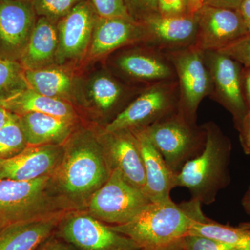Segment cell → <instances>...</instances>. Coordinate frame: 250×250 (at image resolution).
<instances>
[{
    "mask_svg": "<svg viewBox=\"0 0 250 250\" xmlns=\"http://www.w3.org/2000/svg\"><path fill=\"white\" fill-rule=\"evenodd\" d=\"M111 171L101 137L84 129L64 143L62 160L51 177L59 197L69 208L77 210L88 206Z\"/></svg>",
    "mask_w": 250,
    "mask_h": 250,
    "instance_id": "obj_1",
    "label": "cell"
},
{
    "mask_svg": "<svg viewBox=\"0 0 250 250\" xmlns=\"http://www.w3.org/2000/svg\"><path fill=\"white\" fill-rule=\"evenodd\" d=\"M206 217L198 202L190 199L176 204L171 200L151 202L128 223L109 226L129 237L142 249L154 250L185 238L192 225Z\"/></svg>",
    "mask_w": 250,
    "mask_h": 250,
    "instance_id": "obj_2",
    "label": "cell"
},
{
    "mask_svg": "<svg viewBox=\"0 0 250 250\" xmlns=\"http://www.w3.org/2000/svg\"><path fill=\"white\" fill-rule=\"evenodd\" d=\"M207 143L203 152L188 161L176 176V187L187 188L191 200L210 205L231 183V140L214 122L203 124Z\"/></svg>",
    "mask_w": 250,
    "mask_h": 250,
    "instance_id": "obj_3",
    "label": "cell"
},
{
    "mask_svg": "<svg viewBox=\"0 0 250 250\" xmlns=\"http://www.w3.org/2000/svg\"><path fill=\"white\" fill-rule=\"evenodd\" d=\"M70 211L54 190L51 176L31 181L0 179V221L4 225Z\"/></svg>",
    "mask_w": 250,
    "mask_h": 250,
    "instance_id": "obj_4",
    "label": "cell"
},
{
    "mask_svg": "<svg viewBox=\"0 0 250 250\" xmlns=\"http://www.w3.org/2000/svg\"><path fill=\"white\" fill-rule=\"evenodd\" d=\"M143 130L174 173L203 152L207 143L205 126L188 121L178 111Z\"/></svg>",
    "mask_w": 250,
    "mask_h": 250,
    "instance_id": "obj_5",
    "label": "cell"
},
{
    "mask_svg": "<svg viewBox=\"0 0 250 250\" xmlns=\"http://www.w3.org/2000/svg\"><path fill=\"white\" fill-rule=\"evenodd\" d=\"M178 81L148 85L126 108L106 125L104 132L146 129L177 111Z\"/></svg>",
    "mask_w": 250,
    "mask_h": 250,
    "instance_id": "obj_6",
    "label": "cell"
},
{
    "mask_svg": "<svg viewBox=\"0 0 250 250\" xmlns=\"http://www.w3.org/2000/svg\"><path fill=\"white\" fill-rule=\"evenodd\" d=\"M149 203L145 192L129 183L115 168L92 196L87 208L88 214L103 223L120 225L132 220Z\"/></svg>",
    "mask_w": 250,
    "mask_h": 250,
    "instance_id": "obj_7",
    "label": "cell"
},
{
    "mask_svg": "<svg viewBox=\"0 0 250 250\" xmlns=\"http://www.w3.org/2000/svg\"><path fill=\"white\" fill-rule=\"evenodd\" d=\"M165 53L173 65L178 81L177 111L188 121L197 123L199 106L210 93V77L204 51L194 45Z\"/></svg>",
    "mask_w": 250,
    "mask_h": 250,
    "instance_id": "obj_8",
    "label": "cell"
},
{
    "mask_svg": "<svg viewBox=\"0 0 250 250\" xmlns=\"http://www.w3.org/2000/svg\"><path fill=\"white\" fill-rule=\"evenodd\" d=\"M204 59L210 80L209 96L232 116L237 131L248 113L243 95V65L219 51H204Z\"/></svg>",
    "mask_w": 250,
    "mask_h": 250,
    "instance_id": "obj_9",
    "label": "cell"
},
{
    "mask_svg": "<svg viewBox=\"0 0 250 250\" xmlns=\"http://www.w3.org/2000/svg\"><path fill=\"white\" fill-rule=\"evenodd\" d=\"M54 234L79 250H141L132 239L88 213L68 212Z\"/></svg>",
    "mask_w": 250,
    "mask_h": 250,
    "instance_id": "obj_10",
    "label": "cell"
},
{
    "mask_svg": "<svg viewBox=\"0 0 250 250\" xmlns=\"http://www.w3.org/2000/svg\"><path fill=\"white\" fill-rule=\"evenodd\" d=\"M195 45L202 51H219L248 34L238 9L203 6L196 13Z\"/></svg>",
    "mask_w": 250,
    "mask_h": 250,
    "instance_id": "obj_11",
    "label": "cell"
},
{
    "mask_svg": "<svg viewBox=\"0 0 250 250\" xmlns=\"http://www.w3.org/2000/svg\"><path fill=\"white\" fill-rule=\"evenodd\" d=\"M117 54L113 65L126 80L143 85L177 80L175 70L165 52L143 44Z\"/></svg>",
    "mask_w": 250,
    "mask_h": 250,
    "instance_id": "obj_12",
    "label": "cell"
},
{
    "mask_svg": "<svg viewBox=\"0 0 250 250\" xmlns=\"http://www.w3.org/2000/svg\"><path fill=\"white\" fill-rule=\"evenodd\" d=\"M98 17L90 0H85L57 22L55 62L61 65L82 58L91 42Z\"/></svg>",
    "mask_w": 250,
    "mask_h": 250,
    "instance_id": "obj_13",
    "label": "cell"
},
{
    "mask_svg": "<svg viewBox=\"0 0 250 250\" xmlns=\"http://www.w3.org/2000/svg\"><path fill=\"white\" fill-rule=\"evenodd\" d=\"M36 16L32 2L0 0V57L20 60L35 27Z\"/></svg>",
    "mask_w": 250,
    "mask_h": 250,
    "instance_id": "obj_14",
    "label": "cell"
},
{
    "mask_svg": "<svg viewBox=\"0 0 250 250\" xmlns=\"http://www.w3.org/2000/svg\"><path fill=\"white\" fill-rule=\"evenodd\" d=\"M63 151L64 144L28 146L16 156L0 159V179L31 181L51 176Z\"/></svg>",
    "mask_w": 250,
    "mask_h": 250,
    "instance_id": "obj_15",
    "label": "cell"
},
{
    "mask_svg": "<svg viewBox=\"0 0 250 250\" xmlns=\"http://www.w3.org/2000/svg\"><path fill=\"white\" fill-rule=\"evenodd\" d=\"M145 29L142 44L167 52L194 45L197 31V14L164 17L160 14L141 22Z\"/></svg>",
    "mask_w": 250,
    "mask_h": 250,
    "instance_id": "obj_16",
    "label": "cell"
},
{
    "mask_svg": "<svg viewBox=\"0 0 250 250\" xmlns=\"http://www.w3.org/2000/svg\"><path fill=\"white\" fill-rule=\"evenodd\" d=\"M100 137L112 170H119L129 183L144 192V164L134 132L128 130L112 133L104 131Z\"/></svg>",
    "mask_w": 250,
    "mask_h": 250,
    "instance_id": "obj_17",
    "label": "cell"
},
{
    "mask_svg": "<svg viewBox=\"0 0 250 250\" xmlns=\"http://www.w3.org/2000/svg\"><path fill=\"white\" fill-rule=\"evenodd\" d=\"M144 37L145 29L141 22L98 16L90 42V56L99 58L122 47L142 44Z\"/></svg>",
    "mask_w": 250,
    "mask_h": 250,
    "instance_id": "obj_18",
    "label": "cell"
},
{
    "mask_svg": "<svg viewBox=\"0 0 250 250\" xmlns=\"http://www.w3.org/2000/svg\"><path fill=\"white\" fill-rule=\"evenodd\" d=\"M134 132L142 155L146 172L144 192L151 202L172 200L170 192L176 188V176L166 164L161 153L148 139L143 130Z\"/></svg>",
    "mask_w": 250,
    "mask_h": 250,
    "instance_id": "obj_19",
    "label": "cell"
},
{
    "mask_svg": "<svg viewBox=\"0 0 250 250\" xmlns=\"http://www.w3.org/2000/svg\"><path fill=\"white\" fill-rule=\"evenodd\" d=\"M66 213L6 225L0 231V250H36L54 234Z\"/></svg>",
    "mask_w": 250,
    "mask_h": 250,
    "instance_id": "obj_20",
    "label": "cell"
},
{
    "mask_svg": "<svg viewBox=\"0 0 250 250\" xmlns=\"http://www.w3.org/2000/svg\"><path fill=\"white\" fill-rule=\"evenodd\" d=\"M58 47L57 23L39 17L20 61L24 70L49 67L55 62Z\"/></svg>",
    "mask_w": 250,
    "mask_h": 250,
    "instance_id": "obj_21",
    "label": "cell"
},
{
    "mask_svg": "<svg viewBox=\"0 0 250 250\" xmlns=\"http://www.w3.org/2000/svg\"><path fill=\"white\" fill-rule=\"evenodd\" d=\"M19 121L28 146L64 144L73 129L74 121L44 113H26Z\"/></svg>",
    "mask_w": 250,
    "mask_h": 250,
    "instance_id": "obj_22",
    "label": "cell"
},
{
    "mask_svg": "<svg viewBox=\"0 0 250 250\" xmlns=\"http://www.w3.org/2000/svg\"><path fill=\"white\" fill-rule=\"evenodd\" d=\"M0 104L18 116L39 113L74 121L75 112L70 104L59 99L49 98L30 88L21 90L0 100Z\"/></svg>",
    "mask_w": 250,
    "mask_h": 250,
    "instance_id": "obj_23",
    "label": "cell"
},
{
    "mask_svg": "<svg viewBox=\"0 0 250 250\" xmlns=\"http://www.w3.org/2000/svg\"><path fill=\"white\" fill-rule=\"evenodd\" d=\"M144 89L135 91L134 88L126 86L111 74L103 72L92 80L90 96L99 111L104 115L115 113L116 117L118 108L131 95H138Z\"/></svg>",
    "mask_w": 250,
    "mask_h": 250,
    "instance_id": "obj_24",
    "label": "cell"
},
{
    "mask_svg": "<svg viewBox=\"0 0 250 250\" xmlns=\"http://www.w3.org/2000/svg\"><path fill=\"white\" fill-rule=\"evenodd\" d=\"M24 75L29 88L37 93L64 101L71 95V79L60 69L47 67L24 70Z\"/></svg>",
    "mask_w": 250,
    "mask_h": 250,
    "instance_id": "obj_25",
    "label": "cell"
},
{
    "mask_svg": "<svg viewBox=\"0 0 250 250\" xmlns=\"http://www.w3.org/2000/svg\"><path fill=\"white\" fill-rule=\"evenodd\" d=\"M188 235L210 238L238 250H250V230L223 225L207 217L195 223Z\"/></svg>",
    "mask_w": 250,
    "mask_h": 250,
    "instance_id": "obj_26",
    "label": "cell"
},
{
    "mask_svg": "<svg viewBox=\"0 0 250 250\" xmlns=\"http://www.w3.org/2000/svg\"><path fill=\"white\" fill-rule=\"evenodd\" d=\"M27 146L19 116L11 113L7 123L0 129V159L16 156Z\"/></svg>",
    "mask_w": 250,
    "mask_h": 250,
    "instance_id": "obj_27",
    "label": "cell"
},
{
    "mask_svg": "<svg viewBox=\"0 0 250 250\" xmlns=\"http://www.w3.org/2000/svg\"><path fill=\"white\" fill-rule=\"evenodd\" d=\"M27 88L24 68L21 63L0 57V100Z\"/></svg>",
    "mask_w": 250,
    "mask_h": 250,
    "instance_id": "obj_28",
    "label": "cell"
},
{
    "mask_svg": "<svg viewBox=\"0 0 250 250\" xmlns=\"http://www.w3.org/2000/svg\"><path fill=\"white\" fill-rule=\"evenodd\" d=\"M85 0H33L32 4L37 16L45 17L57 23L77 5Z\"/></svg>",
    "mask_w": 250,
    "mask_h": 250,
    "instance_id": "obj_29",
    "label": "cell"
},
{
    "mask_svg": "<svg viewBox=\"0 0 250 250\" xmlns=\"http://www.w3.org/2000/svg\"><path fill=\"white\" fill-rule=\"evenodd\" d=\"M95 12L102 18H116L134 21L123 0H90Z\"/></svg>",
    "mask_w": 250,
    "mask_h": 250,
    "instance_id": "obj_30",
    "label": "cell"
},
{
    "mask_svg": "<svg viewBox=\"0 0 250 250\" xmlns=\"http://www.w3.org/2000/svg\"><path fill=\"white\" fill-rule=\"evenodd\" d=\"M131 17L142 22L148 18L159 14L156 0H123Z\"/></svg>",
    "mask_w": 250,
    "mask_h": 250,
    "instance_id": "obj_31",
    "label": "cell"
},
{
    "mask_svg": "<svg viewBox=\"0 0 250 250\" xmlns=\"http://www.w3.org/2000/svg\"><path fill=\"white\" fill-rule=\"evenodd\" d=\"M219 52L226 54L243 66L250 65V33L243 36L233 43L219 50Z\"/></svg>",
    "mask_w": 250,
    "mask_h": 250,
    "instance_id": "obj_32",
    "label": "cell"
},
{
    "mask_svg": "<svg viewBox=\"0 0 250 250\" xmlns=\"http://www.w3.org/2000/svg\"><path fill=\"white\" fill-rule=\"evenodd\" d=\"M159 14L164 17H178L192 14L188 0H156Z\"/></svg>",
    "mask_w": 250,
    "mask_h": 250,
    "instance_id": "obj_33",
    "label": "cell"
},
{
    "mask_svg": "<svg viewBox=\"0 0 250 250\" xmlns=\"http://www.w3.org/2000/svg\"><path fill=\"white\" fill-rule=\"evenodd\" d=\"M184 240L187 250H238L225 243L205 237L188 235Z\"/></svg>",
    "mask_w": 250,
    "mask_h": 250,
    "instance_id": "obj_34",
    "label": "cell"
},
{
    "mask_svg": "<svg viewBox=\"0 0 250 250\" xmlns=\"http://www.w3.org/2000/svg\"><path fill=\"white\" fill-rule=\"evenodd\" d=\"M36 250H79L71 243L64 241L55 234L49 237Z\"/></svg>",
    "mask_w": 250,
    "mask_h": 250,
    "instance_id": "obj_35",
    "label": "cell"
},
{
    "mask_svg": "<svg viewBox=\"0 0 250 250\" xmlns=\"http://www.w3.org/2000/svg\"><path fill=\"white\" fill-rule=\"evenodd\" d=\"M238 131L243 151L248 155H250V113L247 115Z\"/></svg>",
    "mask_w": 250,
    "mask_h": 250,
    "instance_id": "obj_36",
    "label": "cell"
},
{
    "mask_svg": "<svg viewBox=\"0 0 250 250\" xmlns=\"http://www.w3.org/2000/svg\"><path fill=\"white\" fill-rule=\"evenodd\" d=\"M244 0H202L203 6L223 9H238Z\"/></svg>",
    "mask_w": 250,
    "mask_h": 250,
    "instance_id": "obj_37",
    "label": "cell"
},
{
    "mask_svg": "<svg viewBox=\"0 0 250 250\" xmlns=\"http://www.w3.org/2000/svg\"><path fill=\"white\" fill-rule=\"evenodd\" d=\"M242 85L248 113H250V65L243 66L242 72Z\"/></svg>",
    "mask_w": 250,
    "mask_h": 250,
    "instance_id": "obj_38",
    "label": "cell"
},
{
    "mask_svg": "<svg viewBox=\"0 0 250 250\" xmlns=\"http://www.w3.org/2000/svg\"><path fill=\"white\" fill-rule=\"evenodd\" d=\"M240 11L248 27V34L250 33V0H244L240 6Z\"/></svg>",
    "mask_w": 250,
    "mask_h": 250,
    "instance_id": "obj_39",
    "label": "cell"
},
{
    "mask_svg": "<svg viewBox=\"0 0 250 250\" xmlns=\"http://www.w3.org/2000/svg\"><path fill=\"white\" fill-rule=\"evenodd\" d=\"M154 250H187V248L184 238L166 245V246L159 247Z\"/></svg>",
    "mask_w": 250,
    "mask_h": 250,
    "instance_id": "obj_40",
    "label": "cell"
},
{
    "mask_svg": "<svg viewBox=\"0 0 250 250\" xmlns=\"http://www.w3.org/2000/svg\"><path fill=\"white\" fill-rule=\"evenodd\" d=\"M241 205L247 214L250 215V185L242 198Z\"/></svg>",
    "mask_w": 250,
    "mask_h": 250,
    "instance_id": "obj_41",
    "label": "cell"
},
{
    "mask_svg": "<svg viewBox=\"0 0 250 250\" xmlns=\"http://www.w3.org/2000/svg\"><path fill=\"white\" fill-rule=\"evenodd\" d=\"M11 112L8 111L6 108L0 104V129L4 126L9 120Z\"/></svg>",
    "mask_w": 250,
    "mask_h": 250,
    "instance_id": "obj_42",
    "label": "cell"
},
{
    "mask_svg": "<svg viewBox=\"0 0 250 250\" xmlns=\"http://www.w3.org/2000/svg\"><path fill=\"white\" fill-rule=\"evenodd\" d=\"M188 2L189 9H190V13L192 14H195L202 6V0H188Z\"/></svg>",
    "mask_w": 250,
    "mask_h": 250,
    "instance_id": "obj_43",
    "label": "cell"
},
{
    "mask_svg": "<svg viewBox=\"0 0 250 250\" xmlns=\"http://www.w3.org/2000/svg\"><path fill=\"white\" fill-rule=\"evenodd\" d=\"M239 226L242 227V228L248 229L250 230V222H245V223H240Z\"/></svg>",
    "mask_w": 250,
    "mask_h": 250,
    "instance_id": "obj_44",
    "label": "cell"
},
{
    "mask_svg": "<svg viewBox=\"0 0 250 250\" xmlns=\"http://www.w3.org/2000/svg\"><path fill=\"white\" fill-rule=\"evenodd\" d=\"M6 225H4V223H2V222L0 221V231H1V230L3 229L4 228V227H6Z\"/></svg>",
    "mask_w": 250,
    "mask_h": 250,
    "instance_id": "obj_45",
    "label": "cell"
},
{
    "mask_svg": "<svg viewBox=\"0 0 250 250\" xmlns=\"http://www.w3.org/2000/svg\"><path fill=\"white\" fill-rule=\"evenodd\" d=\"M20 1H28V2H32L33 0H20Z\"/></svg>",
    "mask_w": 250,
    "mask_h": 250,
    "instance_id": "obj_46",
    "label": "cell"
},
{
    "mask_svg": "<svg viewBox=\"0 0 250 250\" xmlns=\"http://www.w3.org/2000/svg\"><path fill=\"white\" fill-rule=\"evenodd\" d=\"M147 250L142 249V250Z\"/></svg>",
    "mask_w": 250,
    "mask_h": 250,
    "instance_id": "obj_47",
    "label": "cell"
}]
</instances>
